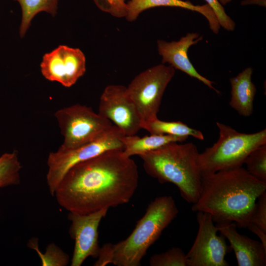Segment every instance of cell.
Segmentation results:
<instances>
[{"instance_id": "cell-19", "label": "cell", "mask_w": 266, "mask_h": 266, "mask_svg": "<svg viewBox=\"0 0 266 266\" xmlns=\"http://www.w3.org/2000/svg\"><path fill=\"white\" fill-rule=\"evenodd\" d=\"M21 8L22 20L19 33L23 37L31 25L33 18L40 12H46L53 16L57 12L59 0H13Z\"/></svg>"}, {"instance_id": "cell-8", "label": "cell", "mask_w": 266, "mask_h": 266, "mask_svg": "<svg viewBox=\"0 0 266 266\" xmlns=\"http://www.w3.org/2000/svg\"><path fill=\"white\" fill-rule=\"evenodd\" d=\"M174 74L172 66L160 64L138 74L127 87L141 124L157 117L163 96Z\"/></svg>"}, {"instance_id": "cell-17", "label": "cell", "mask_w": 266, "mask_h": 266, "mask_svg": "<svg viewBox=\"0 0 266 266\" xmlns=\"http://www.w3.org/2000/svg\"><path fill=\"white\" fill-rule=\"evenodd\" d=\"M188 137L150 134L143 137L134 135H123L121 139L123 151L126 155L140 156L172 142H182Z\"/></svg>"}, {"instance_id": "cell-9", "label": "cell", "mask_w": 266, "mask_h": 266, "mask_svg": "<svg viewBox=\"0 0 266 266\" xmlns=\"http://www.w3.org/2000/svg\"><path fill=\"white\" fill-rule=\"evenodd\" d=\"M197 212L199 229L194 242L186 254L188 266H229L225 258L232 249L226 238L217 234L218 228L210 214Z\"/></svg>"}, {"instance_id": "cell-20", "label": "cell", "mask_w": 266, "mask_h": 266, "mask_svg": "<svg viewBox=\"0 0 266 266\" xmlns=\"http://www.w3.org/2000/svg\"><path fill=\"white\" fill-rule=\"evenodd\" d=\"M21 167L16 151L2 154L0 157V188L19 185Z\"/></svg>"}, {"instance_id": "cell-12", "label": "cell", "mask_w": 266, "mask_h": 266, "mask_svg": "<svg viewBox=\"0 0 266 266\" xmlns=\"http://www.w3.org/2000/svg\"><path fill=\"white\" fill-rule=\"evenodd\" d=\"M40 67L45 78L69 87L85 73L86 59L79 49L60 45L44 55Z\"/></svg>"}, {"instance_id": "cell-11", "label": "cell", "mask_w": 266, "mask_h": 266, "mask_svg": "<svg viewBox=\"0 0 266 266\" xmlns=\"http://www.w3.org/2000/svg\"><path fill=\"white\" fill-rule=\"evenodd\" d=\"M108 209L104 208L86 214L69 212L67 218L71 223L69 233L75 241L71 266H81L89 257L98 258L100 248L98 228Z\"/></svg>"}, {"instance_id": "cell-25", "label": "cell", "mask_w": 266, "mask_h": 266, "mask_svg": "<svg viewBox=\"0 0 266 266\" xmlns=\"http://www.w3.org/2000/svg\"><path fill=\"white\" fill-rule=\"evenodd\" d=\"M266 232V191L258 198L250 224Z\"/></svg>"}, {"instance_id": "cell-26", "label": "cell", "mask_w": 266, "mask_h": 266, "mask_svg": "<svg viewBox=\"0 0 266 266\" xmlns=\"http://www.w3.org/2000/svg\"><path fill=\"white\" fill-rule=\"evenodd\" d=\"M214 11L220 27L228 31H233L235 24L233 19L227 15L223 5L218 0H205Z\"/></svg>"}, {"instance_id": "cell-28", "label": "cell", "mask_w": 266, "mask_h": 266, "mask_svg": "<svg viewBox=\"0 0 266 266\" xmlns=\"http://www.w3.org/2000/svg\"><path fill=\"white\" fill-rule=\"evenodd\" d=\"M266 0H244L241 2V5L257 4L266 7Z\"/></svg>"}, {"instance_id": "cell-15", "label": "cell", "mask_w": 266, "mask_h": 266, "mask_svg": "<svg viewBox=\"0 0 266 266\" xmlns=\"http://www.w3.org/2000/svg\"><path fill=\"white\" fill-rule=\"evenodd\" d=\"M128 13L126 18L129 22L134 21L138 15L147 9L159 6L176 7L200 13L207 20L210 29L216 34L219 33L220 25L211 7L207 4L194 5L190 1L182 0H129Z\"/></svg>"}, {"instance_id": "cell-21", "label": "cell", "mask_w": 266, "mask_h": 266, "mask_svg": "<svg viewBox=\"0 0 266 266\" xmlns=\"http://www.w3.org/2000/svg\"><path fill=\"white\" fill-rule=\"evenodd\" d=\"M244 164H246V169L249 173L266 182V144L251 151Z\"/></svg>"}, {"instance_id": "cell-24", "label": "cell", "mask_w": 266, "mask_h": 266, "mask_svg": "<svg viewBox=\"0 0 266 266\" xmlns=\"http://www.w3.org/2000/svg\"><path fill=\"white\" fill-rule=\"evenodd\" d=\"M129 0H93L101 11L117 18L126 17L128 13Z\"/></svg>"}, {"instance_id": "cell-7", "label": "cell", "mask_w": 266, "mask_h": 266, "mask_svg": "<svg viewBox=\"0 0 266 266\" xmlns=\"http://www.w3.org/2000/svg\"><path fill=\"white\" fill-rule=\"evenodd\" d=\"M64 137L61 150H71L89 143L102 135L113 125L86 105L74 104L55 113Z\"/></svg>"}, {"instance_id": "cell-22", "label": "cell", "mask_w": 266, "mask_h": 266, "mask_svg": "<svg viewBox=\"0 0 266 266\" xmlns=\"http://www.w3.org/2000/svg\"><path fill=\"white\" fill-rule=\"evenodd\" d=\"M37 240L33 238L29 241L28 245L38 253L42 266H66L69 262V257L54 243L50 244L46 248L45 253L41 254L37 249Z\"/></svg>"}, {"instance_id": "cell-5", "label": "cell", "mask_w": 266, "mask_h": 266, "mask_svg": "<svg viewBox=\"0 0 266 266\" xmlns=\"http://www.w3.org/2000/svg\"><path fill=\"white\" fill-rule=\"evenodd\" d=\"M216 125L219 131L218 140L198 155L197 163L202 176L242 166L251 151L266 144V129L245 133L220 122H216Z\"/></svg>"}, {"instance_id": "cell-3", "label": "cell", "mask_w": 266, "mask_h": 266, "mask_svg": "<svg viewBox=\"0 0 266 266\" xmlns=\"http://www.w3.org/2000/svg\"><path fill=\"white\" fill-rule=\"evenodd\" d=\"M178 212L171 196L157 197L148 204L145 213L127 238L117 243L104 244L100 247L94 266H140L148 249L158 240Z\"/></svg>"}, {"instance_id": "cell-27", "label": "cell", "mask_w": 266, "mask_h": 266, "mask_svg": "<svg viewBox=\"0 0 266 266\" xmlns=\"http://www.w3.org/2000/svg\"><path fill=\"white\" fill-rule=\"evenodd\" d=\"M247 228L259 237L260 241L262 243L264 247L266 248V232L251 223L248 226Z\"/></svg>"}, {"instance_id": "cell-29", "label": "cell", "mask_w": 266, "mask_h": 266, "mask_svg": "<svg viewBox=\"0 0 266 266\" xmlns=\"http://www.w3.org/2000/svg\"><path fill=\"white\" fill-rule=\"evenodd\" d=\"M219 2L222 5H225L231 1L232 0H218Z\"/></svg>"}, {"instance_id": "cell-14", "label": "cell", "mask_w": 266, "mask_h": 266, "mask_svg": "<svg viewBox=\"0 0 266 266\" xmlns=\"http://www.w3.org/2000/svg\"><path fill=\"white\" fill-rule=\"evenodd\" d=\"M218 232L228 239L238 266H265L266 248L261 241L238 233L234 222L217 223Z\"/></svg>"}, {"instance_id": "cell-16", "label": "cell", "mask_w": 266, "mask_h": 266, "mask_svg": "<svg viewBox=\"0 0 266 266\" xmlns=\"http://www.w3.org/2000/svg\"><path fill=\"white\" fill-rule=\"evenodd\" d=\"M253 68L249 67L237 76L230 78L231 98L229 104L240 115L251 116L257 89L252 81Z\"/></svg>"}, {"instance_id": "cell-6", "label": "cell", "mask_w": 266, "mask_h": 266, "mask_svg": "<svg viewBox=\"0 0 266 266\" xmlns=\"http://www.w3.org/2000/svg\"><path fill=\"white\" fill-rule=\"evenodd\" d=\"M124 135L115 125L96 139L71 150L59 149L49 154L47 183L50 194L54 197L55 190L66 172L74 165L94 158L106 151L124 150L121 138Z\"/></svg>"}, {"instance_id": "cell-2", "label": "cell", "mask_w": 266, "mask_h": 266, "mask_svg": "<svg viewBox=\"0 0 266 266\" xmlns=\"http://www.w3.org/2000/svg\"><path fill=\"white\" fill-rule=\"evenodd\" d=\"M266 191V182L241 167L202 176L199 198L193 204L194 212L211 215L217 223L234 222L247 228L258 198Z\"/></svg>"}, {"instance_id": "cell-13", "label": "cell", "mask_w": 266, "mask_h": 266, "mask_svg": "<svg viewBox=\"0 0 266 266\" xmlns=\"http://www.w3.org/2000/svg\"><path fill=\"white\" fill-rule=\"evenodd\" d=\"M202 36L197 33H189L178 41L167 42L159 39L157 41L158 51L162 57V64L168 63L175 69H179L195 78L214 90L220 92L213 86L214 82L200 74L191 63L188 52L191 46L202 40Z\"/></svg>"}, {"instance_id": "cell-1", "label": "cell", "mask_w": 266, "mask_h": 266, "mask_svg": "<svg viewBox=\"0 0 266 266\" xmlns=\"http://www.w3.org/2000/svg\"><path fill=\"white\" fill-rule=\"evenodd\" d=\"M138 178L137 166L131 157L123 150H109L70 168L54 196L69 212L89 214L129 202Z\"/></svg>"}, {"instance_id": "cell-18", "label": "cell", "mask_w": 266, "mask_h": 266, "mask_svg": "<svg viewBox=\"0 0 266 266\" xmlns=\"http://www.w3.org/2000/svg\"><path fill=\"white\" fill-rule=\"evenodd\" d=\"M141 129L150 134L170 135L178 136H192L203 140L204 136L200 131L190 128L181 121H165L158 117L146 122L141 125Z\"/></svg>"}, {"instance_id": "cell-23", "label": "cell", "mask_w": 266, "mask_h": 266, "mask_svg": "<svg viewBox=\"0 0 266 266\" xmlns=\"http://www.w3.org/2000/svg\"><path fill=\"white\" fill-rule=\"evenodd\" d=\"M149 264L151 266H188L186 255L178 247L152 255Z\"/></svg>"}, {"instance_id": "cell-10", "label": "cell", "mask_w": 266, "mask_h": 266, "mask_svg": "<svg viewBox=\"0 0 266 266\" xmlns=\"http://www.w3.org/2000/svg\"><path fill=\"white\" fill-rule=\"evenodd\" d=\"M98 113L113 122L124 135L136 134L141 129L136 108L123 85L105 87L100 98Z\"/></svg>"}, {"instance_id": "cell-4", "label": "cell", "mask_w": 266, "mask_h": 266, "mask_svg": "<svg viewBox=\"0 0 266 266\" xmlns=\"http://www.w3.org/2000/svg\"><path fill=\"white\" fill-rule=\"evenodd\" d=\"M199 152L191 142H172L139 156L146 172L160 183H171L188 202L198 200L202 175L197 163Z\"/></svg>"}]
</instances>
